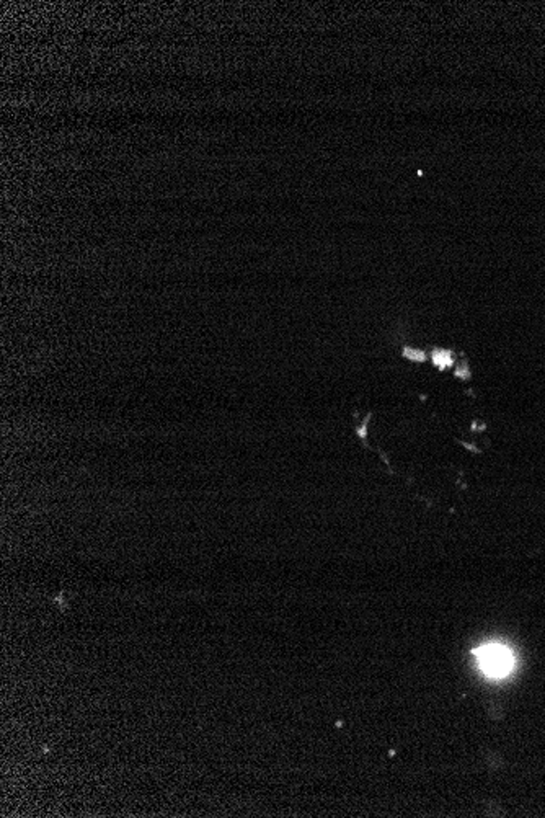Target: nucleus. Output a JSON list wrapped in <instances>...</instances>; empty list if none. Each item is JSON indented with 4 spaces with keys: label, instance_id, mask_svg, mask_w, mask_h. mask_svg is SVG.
I'll use <instances>...</instances> for the list:
<instances>
[{
    "label": "nucleus",
    "instance_id": "nucleus-1",
    "mask_svg": "<svg viewBox=\"0 0 545 818\" xmlns=\"http://www.w3.org/2000/svg\"><path fill=\"white\" fill-rule=\"evenodd\" d=\"M482 670L493 678H503L511 671L514 658L511 652L503 645H483V647L473 650Z\"/></svg>",
    "mask_w": 545,
    "mask_h": 818
},
{
    "label": "nucleus",
    "instance_id": "nucleus-2",
    "mask_svg": "<svg viewBox=\"0 0 545 818\" xmlns=\"http://www.w3.org/2000/svg\"><path fill=\"white\" fill-rule=\"evenodd\" d=\"M433 363L439 368V370H447L454 365L452 353L447 350H435L433 351Z\"/></svg>",
    "mask_w": 545,
    "mask_h": 818
},
{
    "label": "nucleus",
    "instance_id": "nucleus-3",
    "mask_svg": "<svg viewBox=\"0 0 545 818\" xmlns=\"http://www.w3.org/2000/svg\"><path fill=\"white\" fill-rule=\"evenodd\" d=\"M403 355H405V358H408V360H412V361H425L426 360L425 353L420 351V350H413V348H405V350H403Z\"/></svg>",
    "mask_w": 545,
    "mask_h": 818
},
{
    "label": "nucleus",
    "instance_id": "nucleus-4",
    "mask_svg": "<svg viewBox=\"0 0 545 818\" xmlns=\"http://www.w3.org/2000/svg\"><path fill=\"white\" fill-rule=\"evenodd\" d=\"M456 375H457V376H462V377H466V376H468V372H466V368H459Z\"/></svg>",
    "mask_w": 545,
    "mask_h": 818
}]
</instances>
